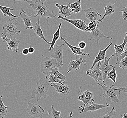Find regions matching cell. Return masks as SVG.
<instances>
[{
  "mask_svg": "<svg viewBox=\"0 0 127 118\" xmlns=\"http://www.w3.org/2000/svg\"><path fill=\"white\" fill-rule=\"evenodd\" d=\"M115 4L114 3H108L107 5L104 7L105 13L104 14L103 17L99 20L100 22H101L104 18L108 15H110L114 13L115 11Z\"/></svg>",
  "mask_w": 127,
  "mask_h": 118,
  "instance_id": "cell-24",
  "label": "cell"
},
{
  "mask_svg": "<svg viewBox=\"0 0 127 118\" xmlns=\"http://www.w3.org/2000/svg\"><path fill=\"white\" fill-rule=\"evenodd\" d=\"M81 50H83L87 46V43L85 41H81L79 43L76 45Z\"/></svg>",
  "mask_w": 127,
  "mask_h": 118,
  "instance_id": "cell-38",
  "label": "cell"
},
{
  "mask_svg": "<svg viewBox=\"0 0 127 118\" xmlns=\"http://www.w3.org/2000/svg\"><path fill=\"white\" fill-rule=\"evenodd\" d=\"M101 61L99 62L96 66H94L93 68L88 69L87 71V75L93 78L95 81L97 83H99L100 81L104 83V80L103 79V74L101 71L99 69V65Z\"/></svg>",
  "mask_w": 127,
  "mask_h": 118,
  "instance_id": "cell-9",
  "label": "cell"
},
{
  "mask_svg": "<svg viewBox=\"0 0 127 118\" xmlns=\"http://www.w3.org/2000/svg\"><path fill=\"white\" fill-rule=\"evenodd\" d=\"M127 43V32H126V36H125L124 40L123 41V43L122 44L120 45L119 46H118L116 44L114 45V49L115 51V53L114 55V56L118 57L124 51L125 46L126 44Z\"/></svg>",
  "mask_w": 127,
  "mask_h": 118,
  "instance_id": "cell-23",
  "label": "cell"
},
{
  "mask_svg": "<svg viewBox=\"0 0 127 118\" xmlns=\"http://www.w3.org/2000/svg\"><path fill=\"white\" fill-rule=\"evenodd\" d=\"M73 112H72V111H71V113H70V114H69L68 116L67 117V118H72V117H73Z\"/></svg>",
  "mask_w": 127,
  "mask_h": 118,
  "instance_id": "cell-45",
  "label": "cell"
},
{
  "mask_svg": "<svg viewBox=\"0 0 127 118\" xmlns=\"http://www.w3.org/2000/svg\"><path fill=\"white\" fill-rule=\"evenodd\" d=\"M32 15H28L24 10H22L20 13V17L23 20L24 23L25 28L26 30H32L33 28L32 23L31 22V20L32 19Z\"/></svg>",
  "mask_w": 127,
  "mask_h": 118,
  "instance_id": "cell-16",
  "label": "cell"
},
{
  "mask_svg": "<svg viewBox=\"0 0 127 118\" xmlns=\"http://www.w3.org/2000/svg\"><path fill=\"white\" fill-rule=\"evenodd\" d=\"M3 41L6 42L7 43V49L9 51L18 52L19 49L18 46L20 42V40H17L15 38L11 39L8 38L6 35H4L1 37Z\"/></svg>",
  "mask_w": 127,
  "mask_h": 118,
  "instance_id": "cell-11",
  "label": "cell"
},
{
  "mask_svg": "<svg viewBox=\"0 0 127 118\" xmlns=\"http://www.w3.org/2000/svg\"><path fill=\"white\" fill-rule=\"evenodd\" d=\"M33 30L34 31L35 33L37 36H38V37H39L42 40H43L44 41H45L46 43H47V44L51 45V43L48 42L46 40V38H45L44 36L43 32L42 29L41 28L40 25V20H39V18H38V21L36 23L35 26H34V27L33 28Z\"/></svg>",
  "mask_w": 127,
  "mask_h": 118,
  "instance_id": "cell-22",
  "label": "cell"
},
{
  "mask_svg": "<svg viewBox=\"0 0 127 118\" xmlns=\"http://www.w3.org/2000/svg\"><path fill=\"white\" fill-rule=\"evenodd\" d=\"M19 25L17 21V18L13 17L9 19L5 22L3 26L2 31L1 34V36L6 35L7 34L10 35V38L15 35H18L21 33L20 31L17 30V26Z\"/></svg>",
  "mask_w": 127,
  "mask_h": 118,
  "instance_id": "cell-4",
  "label": "cell"
},
{
  "mask_svg": "<svg viewBox=\"0 0 127 118\" xmlns=\"http://www.w3.org/2000/svg\"><path fill=\"white\" fill-rule=\"evenodd\" d=\"M49 83H59L61 85H65L66 81L65 80H59V78L54 74H50L47 79H46Z\"/></svg>",
  "mask_w": 127,
  "mask_h": 118,
  "instance_id": "cell-28",
  "label": "cell"
},
{
  "mask_svg": "<svg viewBox=\"0 0 127 118\" xmlns=\"http://www.w3.org/2000/svg\"><path fill=\"white\" fill-rule=\"evenodd\" d=\"M60 39L62 41H64V43L66 44V46L70 49L72 52V53L76 56H76L78 55H81V56H87V57H89L90 58H91V56H90V54L81 52V49L79 48L77 45H76V46H73L71 44H69L68 42H67L65 40V39L63 37H61Z\"/></svg>",
  "mask_w": 127,
  "mask_h": 118,
  "instance_id": "cell-18",
  "label": "cell"
},
{
  "mask_svg": "<svg viewBox=\"0 0 127 118\" xmlns=\"http://www.w3.org/2000/svg\"><path fill=\"white\" fill-rule=\"evenodd\" d=\"M114 57V56L113 54L109 58H107V57H106L104 61L103 60L101 61L100 64L99 65V69L101 71L102 73L103 74V79L104 80V83H103L104 85L105 84L108 73L110 71L111 67L114 68V66H113L111 64H109L110 59Z\"/></svg>",
  "mask_w": 127,
  "mask_h": 118,
  "instance_id": "cell-10",
  "label": "cell"
},
{
  "mask_svg": "<svg viewBox=\"0 0 127 118\" xmlns=\"http://www.w3.org/2000/svg\"><path fill=\"white\" fill-rule=\"evenodd\" d=\"M112 42H110L109 43V44L108 46L106 48H105L104 50H100L99 51L98 54L97 55L96 57L95 58V59H94V61L93 63V64L92 65L91 69H92L94 68V66L95 65V64L97 63H98L99 62L101 61L104 60L105 58L107 57V54H106V52L107 50L109 49V47L111 46L112 45Z\"/></svg>",
  "mask_w": 127,
  "mask_h": 118,
  "instance_id": "cell-17",
  "label": "cell"
},
{
  "mask_svg": "<svg viewBox=\"0 0 127 118\" xmlns=\"http://www.w3.org/2000/svg\"><path fill=\"white\" fill-rule=\"evenodd\" d=\"M29 53V52L28 48H25L23 49L22 52L20 53V54H23L24 55H27Z\"/></svg>",
  "mask_w": 127,
  "mask_h": 118,
  "instance_id": "cell-41",
  "label": "cell"
},
{
  "mask_svg": "<svg viewBox=\"0 0 127 118\" xmlns=\"http://www.w3.org/2000/svg\"><path fill=\"white\" fill-rule=\"evenodd\" d=\"M47 0H35L36 2H39L40 1H41L42 2V4L44 5V3Z\"/></svg>",
  "mask_w": 127,
  "mask_h": 118,
  "instance_id": "cell-44",
  "label": "cell"
},
{
  "mask_svg": "<svg viewBox=\"0 0 127 118\" xmlns=\"http://www.w3.org/2000/svg\"><path fill=\"white\" fill-rule=\"evenodd\" d=\"M121 11L122 12V16L123 19L127 21V7H124Z\"/></svg>",
  "mask_w": 127,
  "mask_h": 118,
  "instance_id": "cell-37",
  "label": "cell"
},
{
  "mask_svg": "<svg viewBox=\"0 0 127 118\" xmlns=\"http://www.w3.org/2000/svg\"><path fill=\"white\" fill-rule=\"evenodd\" d=\"M81 11H83L85 12L86 18L91 22L93 21H99L101 19V15L98 13L94 8H89L87 9H83Z\"/></svg>",
  "mask_w": 127,
  "mask_h": 118,
  "instance_id": "cell-15",
  "label": "cell"
},
{
  "mask_svg": "<svg viewBox=\"0 0 127 118\" xmlns=\"http://www.w3.org/2000/svg\"><path fill=\"white\" fill-rule=\"evenodd\" d=\"M59 19H61L64 21H66L69 23H70L74 26H75L76 28L80 30L83 31H87V26L86 25V21H82L81 19L79 20H70L68 18H65L62 15H59L58 17Z\"/></svg>",
  "mask_w": 127,
  "mask_h": 118,
  "instance_id": "cell-12",
  "label": "cell"
},
{
  "mask_svg": "<svg viewBox=\"0 0 127 118\" xmlns=\"http://www.w3.org/2000/svg\"><path fill=\"white\" fill-rule=\"evenodd\" d=\"M28 107L26 110L28 113L29 115L33 116V118H42L44 110L43 107L38 105L37 103H34L32 100H30L28 103Z\"/></svg>",
  "mask_w": 127,
  "mask_h": 118,
  "instance_id": "cell-7",
  "label": "cell"
},
{
  "mask_svg": "<svg viewBox=\"0 0 127 118\" xmlns=\"http://www.w3.org/2000/svg\"><path fill=\"white\" fill-rule=\"evenodd\" d=\"M107 77L112 80L114 83H116V78H117V73L116 71L115 67L113 68L112 70L109 71L108 73Z\"/></svg>",
  "mask_w": 127,
  "mask_h": 118,
  "instance_id": "cell-30",
  "label": "cell"
},
{
  "mask_svg": "<svg viewBox=\"0 0 127 118\" xmlns=\"http://www.w3.org/2000/svg\"></svg>",
  "mask_w": 127,
  "mask_h": 118,
  "instance_id": "cell-47",
  "label": "cell"
},
{
  "mask_svg": "<svg viewBox=\"0 0 127 118\" xmlns=\"http://www.w3.org/2000/svg\"><path fill=\"white\" fill-rule=\"evenodd\" d=\"M100 22L99 20V21H93L92 22H90L88 24V26H87V32H92L95 31L97 27L98 26V24Z\"/></svg>",
  "mask_w": 127,
  "mask_h": 118,
  "instance_id": "cell-31",
  "label": "cell"
},
{
  "mask_svg": "<svg viewBox=\"0 0 127 118\" xmlns=\"http://www.w3.org/2000/svg\"><path fill=\"white\" fill-rule=\"evenodd\" d=\"M79 94L80 95L78 97V100L84 103L83 105L79 107V112L82 113L84 111V108L86 105L94 104L95 100L94 99V95L92 92L89 90H87L84 92H82L81 86H80L79 89Z\"/></svg>",
  "mask_w": 127,
  "mask_h": 118,
  "instance_id": "cell-6",
  "label": "cell"
},
{
  "mask_svg": "<svg viewBox=\"0 0 127 118\" xmlns=\"http://www.w3.org/2000/svg\"><path fill=\"white\" fill-rule=\"evenodd\" d=\"M50 85L54 88L55 91L63 95H67L70 92V89L67 85H57L55 83H51Z\"/></svg>",
  "mask_w": 127,
  "mask_h": 118,
  "instance_id": "cell-19",
  "label": "cell"
},
{
  "mask_svg": "<svg viewBox=\"0 0 127 118\" xmlns=\"http://www.w3.org/2000/svg\"><path fill=\"white\" fill-rule=\"evenodd\" d=\"M55 6L59 9V14L63 15H64L65 18L71 16V10L69 7L68 5H65L62 4L59 5L58 3H56Z\"/></svg>",
  "mask_w": 127,
  "mask_h": 118,
  "instance_id": "cell-21",
  "label": "cell"
},
{
  "mask_svg": "<svg viewBox=\"0 0 127 118\" xmlns=\"http://www.w3.org/2000/svg\"><path fill=\"white\" fill-rule=\"evenodd\" d=\"M68 5L69 7L70 8V9L72 10V9H74L80 5H81V0H78L72 4L69 3Z\"/></svg>",
  "mask_w": 127,
  "mask_h": 118,
  "instance_id": "cell-36",
  "label": "cell"
},
{
  "mask_svg": "<svg viewBox=\"0 0 127 118\" xmlns=\"http://www.w3.org/2000/svg\"><path fill=\"white\" fill-rule=\"evenodd\" d=\"M43 59L40 64V71L45 74L46 79L50 75L52 69L56 66H58V63L55 59L45 57L42 55Z\"/></svg>",
  "mask_w": 127,
  "mask_h": 118,
  "instance_id": "cell-5",
  "label": "cell"
},
{
  "mask_svg": "<svg viewBox=\"0 0 127 118\" xmlns=\"http://www.w3.org/2000/svg\"><path fill=\"white\" fill-rule=\"evenodd\" d=\"M52 113H51V116L53 118H63L61 115V111H56L54 108V105H52Z\"/></svg>",
  "mask_w": 127,
  "mask_h": 118,
  "instance_id": "cell-33",
  "label": "cell"
},
{
  "mask_svg": "<svg viewBox=\"0 0 127 118\" xmlns=\"http://www.w3.org/2000/svg\"><path fill=\"white\" fill-rule=\"evenodd\" d=\"M2 98V95H1L0 96V116H1V118H4L7 114L8 107L4 104Z\"/></svg>",
  "mask_w": 127,
  "mask_h": 118,
  "instance_id": "cell-27",
  "label": "cell"
},
{
  "mask_svg": "<svg viewBox=\"0 0 127 118\" xmlns=\"http://www.w3.org/2000/svg\"><path fill=\"white\" fill-rule=\"evenodd\" d=\"M117 90H119L120 92H123L126 93H127V87L125 88H116Z\"/></svg>",
  "mask_w": 127,
  "mask_h": 118,
  "instance_id": "cell-40",
  "label": "cell"
},
{
  "mask_svg": "<svg viewBox=\"0 0 127 118\" xmlns=\"http://www.w3.org/2000/svg\"><path fill=\"white\" fill-rule=\"evenodd\" d=\"M62 24H63L62 22H61V23H60V24H59V27H58V28L57 29V30L54 33V35H53V40H52V41L51 45H50V47L48 49V52H51L52 50L54 48V46L56 44V42L58 40V39H59V37H60V30H61V26L62 25Z\"/></svg>",
  "mask_w": 127,
  "mask_h": 118,
  "instance_id": "cell-25",
  "label": "cell"
},
{
  "mask_svg": "<svg viewBox=\"0 0 127 118\" xmlns=\"http://www.w3.org/2000/svg\"><path fill=\"white\" fill-rule=\"evenodd\" d=\"M81 11V5H80L76 8L71 10V13L73 12L74 14H76V13H79V12H80Z\"/></svg>",
  "mask_w": 127,
  "mask_h": 118,
  "instance_id": "cell-39",
  "label": "cell"
},
{
  "mask_svg": "<svg viewBox=\"0 0 127 118\" xmlns=\"http://www.w3.org/2000/svg\"><path fill=\"white\" fill-rule=\"evenodd\" d=\"M120 66L119 68L123 69H125L127 68V57H125L124 59H122L119 64Z\"/></svg>",
  "mask_w": 127,
  "mask_h": 118,
  "instance_id": "cell-35",
  "label": "cell"
},
{
  "mask_svg": "<svg viewBox=\"0 0 127 118\" xmlns=\"http://www.w3.org/2000/svg\"></svg>",
  "mask_w": 127,
  "mask_h": 118,
  "instance_id": "cell-49",
  "label": "cell"
},
{
  "mask_svg": "<svg viewBox=\"0 0 127 118\" xmlns=\"http://www.w3.org/2000/svg\"><path fill=\"white\" fill-rule=\"evenodd\" d=\"M127 57V46L125 48V51L122 53V54L120 55L118 57H117V61L116 63L115 64V65L119 64L120 63V61L122 59H124L125 57Z\"/></svg>",
  "mask_w": 127,
  "mask_h": 118,
  "instance_id": "cell-34",
  "label": "cell"
},
{
  "mask_svg": "<svg viewBox=\"0 0 127 118\" xmlns=\"http://www.w3.org/2000/svg\"><path fill=\"white\" fill-rule=\"evenodd\" d=\"M102 38L113 39L112 37L105 36L98 26L95 31L90 32L88 37V40L89 41H91L92 40L96 42L97 44H98L100 39Z\"/></svg>",
  "mask_w": 127,
  "mask_h": 118,
  "instance_id": "cell-13",
  "label": "cell"
},
{
  "mask_svg": "<svg viewBox=\"0 0 127 118\" xmlns=\"http://www.w3.org/2000/svg\"><path fill=\"white\" fill-rule=\"evenodd\" d=\"M29 5L32 8L33 12L31 14L34 15L33 16L34 18H35L37 16H39L40 17H45L48 19V21L49 18H55L56 15L54 13L52 10L51 11L48 9L46 6L43 4H40L39 2H36L33 0H31L28 2Z\"/></svg>",
  "mask_w": 127,
  "mask_h": 118,
  "instance_id": "cell-2",
  "label": "cell"
},
{
  "mask_svg": "<svg viewBox=\"0 0 127 118\" xmlns=\"http://www.w3.org/2000/svg\"><path fill=\"white\" fill-rule=\"evenodd\" d=\"M0 9L3 14L4 17H5L6 16L8 15V16H9L10 17L11 16L16 18H18L19 17V16L14 15L10 12V10L15 11V9H14L8 7L0 5Z\"/></svg>",
  "mask_w": 127,
  "mask_h": 118,
  "instance_id": "cell-26",
  "label": "cell"
},
{
  "mask_svg": "<svg viewBox=\"0 0 127 118\" xmlns=\"http://www.w3.org/2000/svg\"><path fill=\"white\" fill-rule=\"evenodd\" d=\"M36 89L31 92V98L35 99L37 103L41 98L46 99L48 94V86L49 83L46 78H41L39 81H36Z\"/></svg>",
  "mask_w": 127,
  "mask_h": 118,
  "instance_id": "cell-1",
  "label": "cell"
},
{
  "mask_svg": "<svg viewBox=\"0 0 127 118\" xmlns=\"http://www.w3.org/2000/svg\"><path fill=\"white\" fill-rule=\"evenodd\" d=\"M122 118H127V113H125L122 116Z\"/></svg>",
  "mask_w": 127,
  "mask_h": 118,
  "instance_id": "cell-46",
  "label": "cell"
},
{
  "mask_svg": "<svg viewBox=\"0 0 127 118\" xmlns=\"http://www.w3.org/2000/svg\"><path fill=\"white\" fill-rule=\"evenodd\" d=\"M86 62L87 60L83 59L81 57H79V58L76 59V60H71L68 65V71L66 74H68L71 71H76L80 69V66L81 64H83L85 66H87Z\"/></svg>",
  "mask_w": 127,
  "mask_h": 118,
  "instance_id": "cell-14",
  "label": "cell"
},
{
  "mask_svg": "<svg viewBox=\"0 0 127 118\" xmlns=\"http://www.w3.org/2000/svg\"><path fill=\"white\" fill-rule=\"evenodd\" d=\"M31 0H13L14 1V4H15L16 1H26L28 2L29 1Z\"/></svg>",
  "mask_w": 127,
  "mask_h": 118,
  "instance_id": "cell-43",
  "label": "cell"
},
{
  "mask_svg": "<svg viewBox=\"0 0 127 118\" xmlns=\"http://www.w3.org/2000/svg\"><path fill=\"white\" fill-rule=\"evenodd\" d=\"M59 66H56L53 69H52L50 74H54L56 76L59 78V80H65L66 78V76L64 75L59 72Z\"/></svg>",
  "mask_w": 127,
  "mask_h": 118,
  "instance_id": "cell-29",
  "label": "cell"
},
{
  "mask_svg": "<svg viewBox=\"0 0 127 118\" xmlns=\"http://www.w3.org/2000/svg\"><path fill=\"white\" fill-rule=\"evenodd\" d=\"M97 85L100 86L102 88L104 91L102 97H105L107 102L113 101L115 103L119 102L118 96L120 95V92L116 89L117 87L114 86V84L110 86H106L105 84L102 85L98 83Z\"/></svg>",
  "mask_w": 127,
  "mask_h": 118,
  "instance_id": "cell-3",
  "label": "cell"
},
{
  "mask_svg": "<svg viewBox=\"0 0 127 118\" xmlns=\"http://www.w3.org/2000/svg\"><path fill=\"white\" fill-rule=\"evenodd\" d=\"M28 50H29V53H30V54H33L35 51V49L33 48V47H30L28 48Z\"/></svg>",
  "mask_w": 127,
  "mask_h": 118,
  "instance_id": "cell-42",
  "label": "cell"
},
{
  "mask_svg": "<svg viewBox=\"0 0 127 118\" xmlns=\"http://www.w3.org/2000/svg\"><path fill=\"white\" fill-rule=\"evenodd\" d=\"M110 107V105L108 103H106L105 105H101V104H91V105L87 106L86 107L84 108L83 112H93L95 111L99 110L102 109H106L107 107Z\"/></svg>",
  "mask_w": 127,
  "mask_h": 118,
  "instance_id": "cell-20",
  "label": "cell"
},
{
  "mask_svg": "<svg viewBox=\"0 0 127 118\" xmlns=\"http://www.w3.org/2000/svg\"><path fill=\"white\" fill-rule=\"evenodd\" d=\"M64 44L60 46L55 45V47L52 49V51L50 55V58L55 59L59 67H61L64 65L63 64V51H64Z\"/></svg>",
  "mask_w": 127,
  "mask_h": 118,
  "instance_id": "cell-8",
  "label": "cell"
},
{
  "mask_svg": "<svg viewBox=\"0 0 127 118\" xmlns=\"http://www.w3.org/2000/svg\"><path fill=\"white\" fill-rule=\"evenodd\" d=\"M116 113V109L114 106L112 107V109L110 112H107V113L103 116H100L97 118H113Z\"/></svg>",
  "mask_w": 127,
  "mask_h": 118,
  "instance_id": "cell-32",
  "label": "cell"
},
{
  "mask_svg": "<svg viewBox=\"0 0 127 118\" xmlns=\"http://www.w3.org/2000/svg\"></svg>",
  "mask_w": 127,
  "mask_h": 118,
  "instance_id": "cell-48",
  "label": "cell"
}]
</instances>
